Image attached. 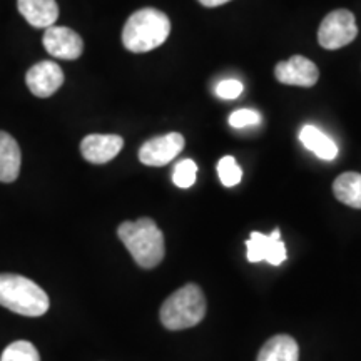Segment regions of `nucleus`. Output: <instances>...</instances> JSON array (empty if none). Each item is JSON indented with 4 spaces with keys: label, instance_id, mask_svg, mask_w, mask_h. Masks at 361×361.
Listing matches in <instances>:
<instances>
[{
    "label": "nucleus",
    "instance_id": "nucleus-4",
    "mask_svg": "<svg viewBox=\"0 0 361 361\" xmlns=\"http://www.w3.org/2000/svg\"><path fill=\"white\" fill-rule=\"evenodd\" d=\"M159 316L164 328L171 331L196 326L206 316L204 293L197 284H186L162 303Z\"/></svg>",
    "mask_w": 361,
    "mask_h": 361
},
{
    "label": "nucleus",
    "instance_id": "nucleus-22",
    "mask_svg": "<svg viewBox=\"0 0 361 361\" xmlns=\"http://www.w3.org/2000/svg\"><path fill=\"white\" fill-rule=\"evenodd\" d=\"M228 2H231V0H200V4H202L204 7H219Z\"/></svg>",
    "mask_w": 361,
    "mask_h": 361
},
{
    "label": "nucleus",
    "instance_id": "nucleus-7",
    "mask_svg": "<svg viewBox=\"0 0 361 361\" xmlns=\"http://www.w3.org/2000/svg\"><path fill=\"white\" fill-rule=\"evenodd\" d=\"M247 261L250 263H259V261H268L269 264L278 266L286 261V245L281 241V233L274 229L271 234H263L252 231L250 239L246 241Z\"/></svg>",
    "mask_w": 361,
    "mask_h": 361
},
{
    "label": "nucleus",
    "instance_id": "nucleus-18",
    "mask_svg": "<svg viewBox=\"0 0 361 361\" xmlns=\"http://www.w3.org/2000/svg\"><path fill=\"white\" fill-rule=\"evenodd\" d=\"M218 174L221 183H223V186L226 188L236 186V184L241 183L243 178V171L233 156H224L223 159L218 162Z\"/></svg>",
    "mask_w": 361,
    "mask_h": 361
},
{
    "label": "nucleus",
    "instance_id": "nucleus-17",
    "mask_svg": "<svg viewBox=\"0 0 361 361\" xmlns=\"http://www.w3.org/2000/svg\"><path fill=\"white\" fill-rule=\"evenodd\" d=\"M0 361H40L39 351L30 341H13L4 350Z\"/></svg>",
    "mask_w": 361,
    "mask_h": 361
},
{
    "label": "nucleus",
    "instance_id": "nucleus-14",
    "mask_svg": "<svg viewBox=\"0 0 361 361\" xmlns=\"http://www.w3.org/2000/svg\"><path fill=\"white\" fill-rule=\"evenodd\" d=\"M256 361H300V346L290 335H276L264 343Z\"/></svg>",
    "mask_w": 361,
    "mask_h": 361
},
{
    "label": "nucleus",
    "instance_id": "nucleus-13",
    "mask_svg": "<svg viewBox=\"0 0 361 361\" xmlns=\"http://www.w3.org/2000/svg\"><path fill=\"white\" fill-rule=\"evenodd\" d=\"M22 154L11 134L0 130V183H13L19 178Z\"/></svg>",
    "mask_w": 361,
    "mask_h": 361
},
{
    "label": "nucleus",
    "instance_id": "nucleus-10",
    "mask_svg": "<svg viewBox=\"0 0 361 361\" xmlns=\"http://www.w3.org/2000/svg\"><path fill=\"white\" fill-rule=\"evenodd\" d=\"M274 75L281 84L298 85V87H313L319 79V71L310 59L293 56L288 61L279 62L274 69Z\"/></svg>",
    "mask_w": 361,
    "mask_h": 361
},
{
    "label": "nucleus",
    "instance_id": "nucleus-1",
    "mask_svg": "<svg viewBox=\"0 0 361 361\" xmlns=\"http://www.w3.org/2000/svg\"><path fill=\"white\" fill-rule=\"evenodd\" d=\"M117 236L141 268H156L164 259V234L151 218L124 221L117 228Z\"/></svg>",
    "mask_w": 361,
    "mask_h": 361
},
{
    "label": "nucleus",
    "instance_id": "nucleus-3",
    "mask_svg": "<svg viewBox=\"0 0 361 361\" xmlns=\"http://www.w3.org/2000/svg\"><path fill=\"white\" fill-rule=\"evenodd\" d=\"M0 306L22 316H42L49 310V296L32 279L20 274H0Z\"/></svg>",
    "mask_w": 361,
    "mask_h": 361
},
{
    "label": "nucleus",
    "instance_id": "nucleus-5",
    "mask_svg": "<svg viewBox=\"0 0 361 361\" xmlns=\"http://www.w3.org/2000/svg\"><path fill=\"white\" fill-rule=\"evenodd\" d=\"M358 35L355 16L346 8L329 12L318 29V42L326 51H336L353 42Z\"/></svg>",
    "mask_w": 361,
    "mask_h": 361
},
{
    "label": "nucleus",
    "instance_id": "nucleus-2",
    "mask_svg": "<svg viewBox=\"0 0 361 361\" xmlns=\"http://www.w3.org/2000/svg\"><path fill=\"white\" fill-rule=\"evenodd\" d=\"M171 20L157 8H141L134 12L123 29V44L129 52H151L168 40Z\"/></svg>",
    "mask_w": 361,
    "mask_h": 361
},
{
    "label": "nucleus",
    "instance_id": "nucleus-6",
    "mask_svg": "<svg viewBox=\"0 0 361 361\" xmlns=\"http://www.w3.org/2000/svg\"><path fill=\"white\" fill-rule=\"evenodd\" d=\"M184 149V137L179 133H169L159 137L149 139L139 149V161L152 168L169 164Z\"/></svg>",
    "mask_w": 361,
    "mask_h": 361
},
{
    "label": "nucleus",
    "instance_id": "nucleus-15",
    "mask_svg": "<svg viewBox=\"0 0 361 361\" xmlns=\"http://www.w3.org/2000/svg\"><path fill=\"white\" fill-rule=\"evenodd\" d=\"M300 141L308 151L323 161H333L338 156V146L335 141L322 133L316 126H303L300 130Z\"/></svg>",
    "mask_w": 361,
    "mask_h": 361
},
{
    "label": "nucleus",
    "instance_id": "nucleus-8",
    "mask_svg": "<svg viewBox=\"0 0 361 361\" xmlns=\"http://www.w3.org/2000/svg\"><path fill=\"white\" fill-rule=\"evenodd\" d=\"M44 47L52 57L75 61L82 56L84 42L80 35L69 27H47L44 34Z\"/></svg>",
    "mask_w": 361,
    "mask_h": 361
},
{
    "label": "nucleus",
    "instance_id": "nucleus-16",
    "mask_svg": "<svg viewBox=\"0 0 361 361\" xmlns=\"http://www.w3.org/2000/svg\"><path fill=\"white\" fill-rule=\"evenodd\" d=\"M333 194L343 204L361 209V174L343 173L333 183Z\"/></svg>",
    "mask_w": 361,
    "mask_h": 361
},
{
    "label": "nucleus",
    "instance_id": "nucleus-9",
    "mask_svg": "<svg viewBox=\"0 0 361 361\" xmlns=\"http://www.w3.org/2000/svg\"><path fill=\"white\" fill-rule=\"evenodd\" d=\"M25 84L37 97H51L64 84V72L52 61H42L32 66L25 74Z\"/></svg>",
    "mask_w": 361,
    "mask_h": 361
},
{
    "label": "nucleus",
    "instance_id": "nucleus-12",
    "mask_svg": "<svg viewBox=\"0 0 361 361\" xmlns=\"http://www.w3.org/2000/svg\"><path fill=\"white\" fill-rule=\"evenodd\" d=\"M22 17L37 29L52 27L59 19V6L56 0H17Z\"/></svg>",
    "mask_w": 361,
    "mask_h": 361
},
{
    "label": "nucleus",
    "instance_id": "nucleus-11",
    "mask_svg": "<svg viewBox=\"0 0 361 361\" xmlns=\"http://www.w3.org/2000/svg\"><path fill=\"white\" fill-rule=\"evenodd\" d=\"M124 147V139L117 134H90L80 142L84 159L92 164H106L119 154Z\"/></svg>",
    "mask_w": 361,
    "mask_h": 361
},
{
    "label": "nucleus",
    "instance_id": "nucleus-20",
    "mask_svg": "<svg viewBox=\"0 0 361 361\" xmlns=\"http://www.w3.org/2000/svg\"><path fill=\"white\" fill-rule=\"evenodd\" d=\"M259 123H261V114L251 109H239L229 116V126H233V128L236 129L247 128V126H255Z\"/></svg>",
    "mask_w": 361,
    "mask_h": 361
},
{
    "label": "nucleus",
    "instance_id": "nucleus-21",
    "mask_svg": "<svg viewBox=\"0 0 361 361\" xmlns=\"http://www.w3.org/2000/svg\"><path fill=\"white\" fill-rule=\"evenodd\" d=\"M243 89H245V85H243V82H239V80L224 79L216 85V94L221 99H226V101H233V99H238L241 96Z\"/></svg>",
    "mask_w": 361,
    "mask_h": 361
},
{
    "label": "nucleus",
    "instance_id": "nucleus-19",
    "mask_svg": "<svg viewBox=\"0 0 361 361\" xmlns=\"http://www.w3.org/2000/svg\"><path fill=\"white\" fill-rule=\"evenodd\" d=\"M196 176H197V166L196 162L191 159H183L180 162H178L173 171L174 184L180 189L191 188L192 184L196 183Z\"/></svg>",
    "mask_w": 361,
    "mask_h": 361
}]
</instances>
